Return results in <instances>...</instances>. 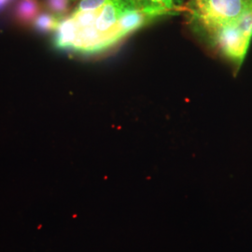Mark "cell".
I'll return each instance as SVG.
<instances>
[{"label":"cell","mask_w":252,"mask_h":252,"mask_svg":"<svg viewBox=\"0 0 252 252\" xmlns=\"http://www.w3.org/2000/svg\"><path fill=\"white\" fill-rule=\"evenodd\" d=\"M193 23L203 31L235 26L252 10V0H191L185 8Z\"/></svg>","instance_id":"1"},{"label":"cell","mask_w":252,"mask_h":252,"mask_svg":"<svg viewBox=\"0 0 252 252\" xmlns=\"http://www.w3.org/2000/svg\"><path fill=\"white\" fill-rule=\"evenodd\" d=\"M218 50L235 64L240 65L246 56L251 39L235 26L215 27L204 31Z\"/></svg>","instance_id":"2"},{"label":"cell","mask_w":252,"mask_h":252,"mask_svg":"<svg viewBox=\"0 0 252 252\" xmlns=\"http://www.w3.org/2000/svg\"><path fill=\"white\" fill-rule=\"evenodd\" d=\"M135 9L133 0H108L100 9L94 27L103 37L107 49L122 40L116 29L118 21L127 12Z\"/></svg>","instance_id":"3"},{"label":"cell","mask_w":252,"mask_h":252,"mask_svg":"<svg viewBox=\"0 0 252 252\" xmlns=\"http://www.w3.org/2000/svg\"><path fill=\"white\" fill-rule=\"evenodd\" d=\"M160 17L161 16H159L157 14L146 12L143 10H138V9L131 10V11L126 13L122 18L118 21L117 26H116L118 34L123 39L124 37L128 36L129 34H132L137 29L147 26L153 20L160 18Z\"/></svg>","instance_id":"4"},{"label":"cell","mask_w":252,"mask_h":252,"mask_svg":"<svg viewBox=\"0 0 252 252\" xmlns=\"http://www.w3.org/2000/svg\"><path fill=\"white\" fill-rule=\"evenodd\" d=\"M79 28L77 27L72 16H63L55 29L54 45L60 50L70 51L77 38Z\"/></svg>","instance_id":"5"},{"label":"cell","mask_w":252,"mask_h":252,"mask_svg":"<svg viewBox=\"0 0 252 252\" xmlns=\"http://www.w3.org/2000/svg\"><path fill=\"white\" fill-rule=\"evenodd\" d=\"M135 9L154 13L159 16L175 14L185 8L176 6L174 0H133Z\"/></svg>","instance_id":"6"},{"label":"cell","mask_w":252,"mask_h":252,"mask_svg":"<svg viewBox=\"0 0 252 252\" xmlns=\"http://www.w3.org/2000/svg\"><path fill=\"white\" fill-rule=\"evenodd\" d=\"M41 10L38 0H19L14 8V18L21 25L34 23Z\"/></svg>","instance_id":"7"},{"label":"cell","mask_w":252,"mask_h":252,"mask_svg":"<svg viewBox=\"0 0 252 252\" xmlns=\"http://www.w3.org/2000/svg\"><path fill=\"white\" fill-rule=\"evenodd\" d=\"M61 17L63 16H58L52 12H41L35 19L33 26L38 33L47 34L55 31Z\"/></svg>","instance_id":"8"},{"label":"cell","mask_w":252,"mask_h":252,"mask_svg":"<svg viewBox=\"0 0 252 252\" xmlns=\"http://www.w3.org/2000/svg\"><path fill=\"white\" fill-rule=\"evenodd\" d=\"M45 4L50 12L58 16H64L69 10V0H46Z\"/></svg>","instance_id":"9"},{"label":"cell","mask_w":252,"mask_h":252,"mask_svg":"<svg viewBox=\"0 0 252 252\" xmlns=\"http://www.w3.org/2000/svg\"><path fill=\"white\" fill-rule=\"evenodd\" d=\"M107 2L108 0H81L73 12L97 10L101 9Z\"/></svg>","instance_id":"10"},{"label":"cell","mask_w":252,"mask_h":252,"mask_svg":"<svg viewBox=\"0 0 252 252\" xmlns=\"http://www.w3.org/2000/svg\"><path fill=\"white\" fill-rule=\"evenodd\" d=\"M237 28L242 32L244 36L250 39L252 36V10L247 12L242 18L240 19L237 24Z\"/></svg>","instance_id":"11"},{"label":"cell","mask_w":252,"mask_h":252,"mask_svg":"<svg viewBox=\"0 0 252 252\" xmlns=\"http://www.w3.org/2000/svg\"><path fill=\"white\" fill-rule=\"evenodd\" d=\"M10 0H0V11L5 9V7L9 4Z\"/></svg>","instance_id":"12"},{"label":"cell","mask_w":252,"mask_h":252,"mask_svg":"<svg viewBox=\"0 0 252 252\" xmlns=\"http://www.w3.org/2000/svg\"><path fill=\"white\" fill-rule=\"evenodd\" d=\"M182 2H183V0H174L175 5H176V6H179V7H180V5L182 4Z\"/></svg>","instance_id":"13"},{"label":"cell","mask_w":252,"mask_h":252,"mask_svg":"<svg viewBox=\"0 0 252 252\" xmlns=\"http://www.w3.org/2000/svg\"><path fill=\"white\" fill-rule=\"evenodd\" d=\"M71 1H73V0H71Z\"/></svg>","instance_id":"14"}]
</instances>
